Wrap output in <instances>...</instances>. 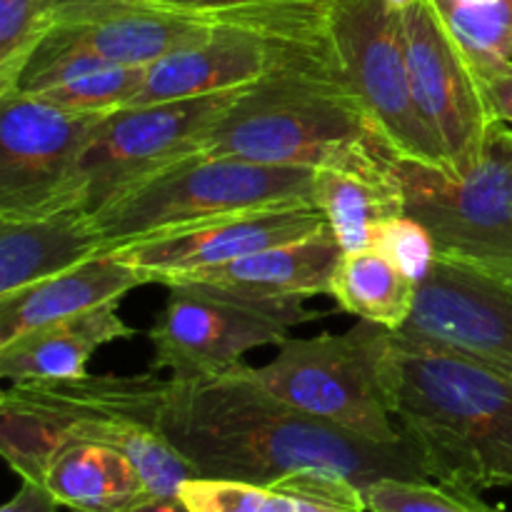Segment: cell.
Listing matches in <instances>:
<instances>
[{
    "label": "cell",
    "mask_w": 512,
    "mask_h": 512,
    "mask_svg": "<svg viewBox=\"0 0 512 512\" xmlns=\"http://www.w3.org/2000/svg\"><path fill=\"white\" fill-rule=\"evenodd\" d=\"M158 430L198 478L273 485L325 473L360 490L383 478H433L410 440L373 443L313 418L270 393L245 363L203 378H170Z\"/></svg>",
    "instance_id": "obj_1"
},
{
    "label": "cell",
    "mask_w": 512,
    "mask_h": 512,
    "mask_svg": "<svg viewBox=\"0 0 512 512\" xmlns=\"http://www.w3.org/2000/svg\"><path fill=\"white\" fill-rule=\"evenodd\" d=\"M200 153L368 175L395 173L400 160L350 83L330 20L285 40L273 70L240 90Z\"/></svg>",
    "instance_id": "obj_2"
},
{
    "label": "cell",
    "mask_w": 512,
    "mask_h": 512,
    "mask_svg": "<svg viewBox=\"0 0 512 512\" xmlns=\"http://www.w3.org/2000/svg\"><path fill=\"white\" fill-rule=\"evenodd\" d=\"M385 385L400 435L433 480L465 490L512 485V375L468 353L393 333Z\"/></svg>",
    "instance_id": "obj_3"
},
{
    "label": "cell",
    "mask_w": 512,
    "mask_h": 512,
    "mask_svg": "<svg viewBox=\"0 0 512 512\" xmlns=\"http://www.w3.org/2000/svg\"><path fill=\"white\" fill-rule=\"evenodd\" d=\"M315 170L193 153L90 215L105 250L218 215L313 203Z\"/></svg>",
    "instance_id": "obj_4"
},
{
    "label": "cell",
    "mask_w": 512,
    "mask_h": 512,
    "mask_svg": "<svg viewBox=\"0 0 512 512\" xmlns=\"http://www.w3.org/2000/svg\"><path fill=\"white\" fill-rule=\"evenodd\" d=\"M395 330L370 320L343 335L288 338L270 363L255 368L283 403L373 443H400L385 385V358Z\"/></svg>",
    "instance_id": "obj_5"
},
{
    "label": "cell",
    "mask_w": 512,
    "mask_h": 512,
    "mask_svg": "<svg viewBox=\"0 0 512 512\" xmlns=\"http://www.w3.org/2000/svg\"><path fill=\"white\" fill-rule=\"evenodd\" d=\"M405 213L425 225L438 258L512 285V128L495 123L465 175L398 160Z\"/></svg>",
    "instance_id": "obj_6"
},
{
    "label": "cell",
    "mask_w": 512,
    "mask_h": 512,
    "mask_svg": "<svg viewBox=\"0 0 512 512\" xmlns=\"http://www.w3.org/2000/svg\"><path fill=\"white\" fill-rule=\"evenodd\" d=\"M168 290L148 333L150 370H168L175 380L225 373L250 350L280 345L295 325L318 318L305 298H260L200 280H180Z\"/></svg>",
    "instance_id": "obj_7"
},
{
    "label": "cell",
    "mask_w": 512,
    "mask_h": 512,
    "mask_svg": "<svg viewBox=\"0 0 512 512\" xmlns=\"http://www.w3.org/2000/svg\"><path fill=\"white\" fill-rule=\"evenodd\" d=\"M168 380L153 375H80L10 383L0 395V453L20 480L43 483L68 430L88 420L130 418L158 428Z\"/></svg>",
    "instance_id": "obj_8"
},
{
    "label": "cell",
    "mask_w": 512,
    "mask_h": 512,
    "mask_svg": "<svg viewBox=\"0 0 512 512\" xmlns=\"http://www.w3.org/2000/svg\"><path fill=\"white\" fill-rule=\"evenodd\" d=\"M103 118L0 95V218L83 210L80 155Z\"/></svg>",
    "instance_id": "obj_9"
},
{
    "label": "cell",
    "mask_w": 512,
    "mask_h": 512,
    "mask_svg": "<svg viewBox=\"0 0 512 512\" xmlns=\"http://www.w3.org/2000/svg\"><path fill=\"white\" fill-rule=\"evenodd\" d=\"M240 90L108 113L80 155L83 210L93 215L158 170L200 153L215 120Z\"/></svg>",
    "instance_id": "obj_10"
},
{
    "label": "cell",
    "mask_w": 512,
    "mask_h": 512,
    "mask_svg": "<svg viewBox=\"0 0 512 512\" xmlns=\"http://www.w3.org/2000/svg\"><path fill=\"white\" fill-rule=\"evenodd\" d=\"M403 30L415 110L443 148L448 173H470L500 120L438 0H418L403 10Z\"/></svg>",
    "instance_id": "obj_11"
},
{
    "label": "cell",
    "mask_w": 512,
    "mask_h": 512,
    "mask_svg": "<svg viewBox=\"0 0 512 512\" xmlns=\"http://www.w3.org/2000/svg\"><path fill=\"white\" fill-rule=\"evenodd\" d=\"M330 30L350 83L400 158L448 170L413 103L403 13L385 0H333Z\"/></svg>",
    "instance_id": "obj_12"
},
{
    "label": "cell",
    "mask_w": 512,
    "mask_h": 512,
    "mask_svg": "<svg viewBox=\"0 0 512 512\" xmlns=\"http://www.w3.org/2000/svg\"><path fill=\"white\" fill-rule=\"evenodd\" d=\"M328 220L315 205L245 210L218 215L185 228L168 230L110 253L128 263L148 283L173 285L195 273L290 243L325 228Z\"/></svg>",
    "instance_id": "obj_13"
},
{
    "label": "cell",
    "mask_w": 512,
    "mask_h": 512,
    "mask_svg": "<svg viewBox=\"0 0 512 512\" xmlns=\"http://www.w3.org/2000/svg\"><path fill=\"white\" fill-rule=\"evenodd\" d=\"M512 375V285L438 258L403 330Z\"/></svg>",
    "instance_id": "obj_14"
},
{
    "label": "cell",
    "mask_w": 512,
    "mask_h": 512,
    "mask_svg": "<svg viewBox=\"0 0 512 512\" xmlns=\"http://www.w3.org/2000/svg\"><path fill=\"white\" fill-rule=\"evenodd\" d=\"M213 20L170 13L130 0H58L43 43L83 48L115 65H145L203 40Z\"/></svg>",
    "instance_id": "obj_15"
},
{
    "label": "cell",
    "mask_w": 512,
    "mask_h": 512,
    "mask_svg": "<svg viewBox=\"0 0 512 512\" xmlns=\"http://www.w3.org/2000/svg\"><path fill=\"white\" fill-rule=\"evenodd\" d=\"M145 285V280L115 253L95 255L75 268L0 298V345L35 328L73 318Z\"/></svg>",
    "instance_id": "obj_16"
},
{
    "label": "cell",
    "mask_w": 512,
    "mask_h": 512,
    "mask_svg": "<svg viewBox=\"0 0 512 512\" xmlns=\"http://www.w3.org/2000/svg\"><path fill=\"white\" fill-rule=\"evenodd\" d=\"M143 78L145 68L115 65L83 48L43 43L20 75L15 93L73 113L108 115L128 108Z\"/></svg>",
    "instance_id": "obj_17"
},
{
    "label": "cell",
    "mask_w": 512,
    "mask_h": 512,
    "mask_svg": "<svg viewBox=\"0 0 512 512\" xmlns=\"http://www.w3.org/2000/svg\"><path fill=\"white\" fill-rule=\"evenodd\" d=\"M135 330L118 315V303L23 333L0 345V378L8 383L68 380L88 375V363L103 345L133 338Z\"/></svg>",
    "instance_id": "obj_18"
},
{
    "label": "cell",
    "mask_w": 512,
    "mask_h": 512,
    "mask_svg": "<svg viewBox=\"0 0 512 512\" xmlns=\"http://www.w3.org/2000/svg\"><path fill=\"white\" fill-rule=\"evenodd\" d=\"M108 253L85 210L0 218V298Z\"/></svg>",
    "instance_id": "obj_19"
},
{
    "label": "cell",
    "mask_w": 512,
    "mask_h": 512,
    "mask_svg": "<svg viewBox=\"0 0 512 512\" xmlns=\"http://www.w3.org/2000/svg\"><path fill=\"white\" fill-rule=\"evenodd\" d=\"M340 255L343 248L330 225H325L308 238L273 245L248 258L233 260L183 280L223 285L260 298H313V295H330Z\"/></svg>",
    "instance_id": "obj_20"
},
{
    "label": "cell",
    "mask_w": 512,
    "mask_h": 512,
    "mask_svg": "<svg viewBox=\"0 0 512 512\" xmlns=\"http://www.w3.org/2000/svg\"><path fill=\"white\" fill-rule=\"evenodd\" d=\"M178 498L193 512H368L358 485L325 473H298L273 485L190 478Z\"/></svg>",
    "instance_id": "obj_21"
},
{
    "label": "cell",
    "mask_w": 512,
    "mask_h": 512,
    "mask_svg": "<svg viewBox=\"0 0 512 512\" xmlns=\"http://www.w3.org/2000/svg\"><path fill=\"white\" fill-rule=\"evenodd\" d=\"M43 485L73 512H128L153 500L120 450L90 440L63 445L50 460Z\"/></svg>",
    "instance_id": "obj_22"
},
{
    "label": "cell",
    "mask_w": 512,
    "mask_h": 512,
    "mask_svg": "<svg viewBox=\"0 0 512 512\" xmlns=\"http://www.w3.org/2000/svg\"><path fill=\"white\" fill-rule=\"evenodd\" d=\"M313 203L325 215L343 253L373 248L380 225L405 213L398 168L390 175L353 173L340 168L315 170Z\"/></svg>",
    "instance_id": "obj_23"
},
{
    "label": "cell",
    "mask_w": 512,
    "mask_h": 512,
    "mask_svg": "<svg viewBox=\"0 0 512 512\" xmlns=\"http://www.w3.org/2000/svg\"><path fill=\"white\" fill-rule=\"evenodd\" d=\"M330 298L358 320L403 330L413 315L418 285L400 273L380 250L363 248L340 255Z\"/></svg>",
    "instance_id": "obj_24"
},
{
    "label": "cell",
    "mask_w": 512,
    "mask_h": 512,
    "mask_svg": "<svg viewBox=\"0 0 512 512\" xmlns=\"http://www.w3.org/2000/svg\"><path fill=\"white\" fill-rule=\"evenodd\" d=\"M58 0H0V93H10L55 23Z\"/></svg>",
    "instance_id": "obj_25"
},
{
    "label": "cell",
    "mask_w": 512,
    "mask_h": 512,
    "mask_svg": "<svg viewBox=\"0 0 512 512\" xmlns=\"http://www.w3.org/2000/svg\"><path fill=\"white\" fill-rule=\"evenodd\" d=\"M368 512H503L475 490L433 478H383L363 488Z\"/></svg>",
    "instance_id": "obj_26"
},
{
    "label": "cell",
    "mask_w": 512,
    "mask_h": 512,
    "mask_svg": "<svg viewBox=\"0 0 512 512\" xmlns=\"http://www.w3.org/2000/svg\"><path fill=\"white\" fill-rule=\"evenodd\" d=\"M440 10L470 63H512V0H495L485 5H440Z\"/></svg>",
    "instance_id": "obj_27"
},
{
    "label": "cell",
    "mask_w": 512,
    "mask_h": 512,
    "mask_svg": "<svg viewBox=\"0 0 512 512\" xmlns=\"http://www.w3.org/2000/svg\"><path fill=\"white\" fill-rule=\"evenodd\" d=\"M373 248L380 250L415 285L428 278L438 260V245L430 230L408 213L395 215L380 225L373 238Z\"/></svg>",
    "instance_id": "obj_28"
},
{
    "label": "cell",
    "mask_w": 512,
    "mask_h": 512,
    "mask_svg": "<svg viewBox=\"0 0 512 512\" xmlns=\"http://www.w3.org/2000/svg\"><path fill=\"white\" fill-rule=\"evenodd\" d=\"M130 3L148 5V8L170 10V13L198 15V18H223V15L245 13V10L270 8V5L293 3V0H130Z\"/></svg>",
    "instance_id": "obj_29"
},
{
    "label": "cell",
    "mask_w": 512,
    "mask_h": 512,
    "mask_svg": "<svg viewBox=\"0 0 512 512\" xmlns=\"http://www.w3.org/2000/svg\"><path fill=\"white\" fill-rule=\"evenodd\" d=\"M495 120L512 125V63L473 65Z\"/></svg>",
    "instance_id": "obj_30"
},
{
    "label": "cell",
    "mask_w": 512,
    "mask_h": 512,
    "mask_svg": "<svg viewBox=\"0 0 512 512\" xmlns=\"http://www.w3.org/2000/svg\"><path fill=\"white\" fill-rule=\"evenodd\" d=\"M60 508H63V505L58 503V498H55L43 483L23 480L18 493L3 505L0 512H58Z\"/></svg>",
    "instance_id": "obj_31"
},
{
    "label": "cell",
    "mask_w": 512,
    "mask_h": 512,
    "mask_svg": "<svg viewBox=\"0 0 512 512\" xmlns=\"http://www.w3.org/2000/svg\"><path fill=\"white\" fill-rule=\"evenodd\" d=\"M128 512H193L180 498H153Z\"/></svg>",
    "instance_id": "obj_32"
},
{
    "label": "cell",
    "mask_w": 512,
    "mask_h": 512,
    "mask_svg": "<svg viewBox=\"0 0 512 512\" xmlns=\"http://www.w3.org/2000/svg\"><path fill=\"white\" fill-rule=\"evenodd\" d=\"M388 3L390 10H395V13H403V10H408L410 5L418 3V0H385Z\"/></svg>",
    "instance_id": "obj_33"
},
{
    "label": "cell",
    "mask_w": 512,
    "mask_h": 512,
    "mask_svg": "<svg viewBox=\"0 0 512 512\" xmlns=\"http://www.w3.org/2000/svg\"><path fill=\"white\" fill-rule=\"evenodd\" d=\"M440 5H485L495 3V0H438Z\"/></svg>",
    "instance_id": "obj_34"
}]
</instances>
